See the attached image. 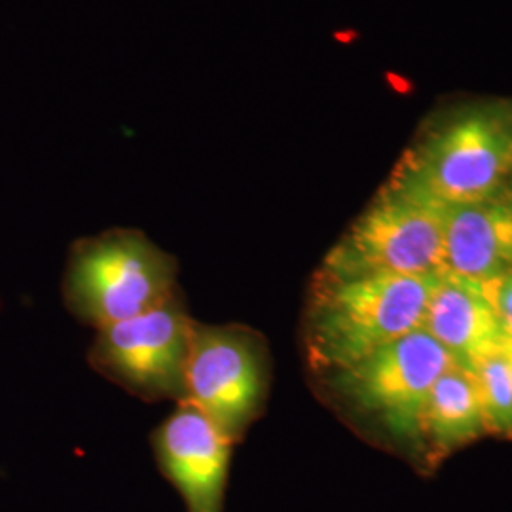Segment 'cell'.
I'll return each instance as SVG.
<instances>
[{
    "instance_id": "obj_1",
    "label": "cell",
    "mask_w": 512,
    "mask_h": 512,
    "mask_svg": "<svg viewBox=\"0 0 512 512\" xmlns=\"http://www.w3.org/2000/svg\"><path fill=\"white\" fill-rule=\"evenodd\" d=\"M444 277V275H442ZM440 277L317 272L304 313L311 372L325 376L420 330Z\"/></svg>"
},
{
    "instance_id": "obj_2",
    "label": "cell",
    "mask_w": 512,
    "mask_h": 512,
    "mask_svg": "<svg viewBox=\"0 0 512 512\" xmlns=\"http://www.w3.org/2000/svg\"><path fill=\"white\" fill-rule=\"evenodd\" d=\"M512 171V103L454 112L406 154L391 183L440 207L497 196Z\"/></svg>"
},
{
    "instance_id": "obj_3",
    "label": "cell",
    "mask_w": 512,
    "mask_h": 512,
    "mask_svg": "<svg viewBox=\"0 0 512 512\" xmlns=\"http://www.w3.org/2000/svg\"><path fill=\"white\" fill-rule=\"evenodd\" d=\"M179 293L177 258L135 228H110L71 247L65 304L95 330L158 308Z\"/></svg>"
},
{
    "instance_id": "obj_4",
    "label": "cell",
    "mask_w": 512,
    "mask_h": 512,
    "mask_svg": "<svg viewBox=\"0 0 512 512\" xmlns=\"http://www.w3.org/2000/svg\"><path fill=\"white\" fill-rule=\"evenodd\" d=\"M319 272L448 275L444 207L389 181L330 249Z\"/></svg>"
},
{
    "instance_id": "obj_5",
    "label": "cell",
    "mask_w": 512,
    "mask_h": 512,
    "mask_svg": "<svg viewBox=\"0 0 512 512\" xmlns=\"http://www.w3.org/2000/svg\"><path fill=\"white\" fill-rule=\"evenodd\" d=\"M456 365V359L420 329L344 370L325 374L323 382L351 412L382 423L399 439H416L433 385Z\"/></svg>"
},
{
    "instance_id": "obj_6",
    "label": "cell",
    "mask_w": 512,
    "mask_h": 512,
    "mask_svg": "<svg viewBox=\"0 0 512 512\" xmlns=\"http://www.w3.org/2000/svg\"><path fill=\"white\" fill-rule=\"evenodd\" d=\"M270 359L264 338L245 325L194 321L184 366L183 401L194 404L234 444L268 399Z\"/></svg>"
},
{
    "instance_id": "obj_7",
    "label": "cell",
    "mask_w": 512,
    "mask_h": 512,
    "mask_svg": "<svg viewBox=\"0 0 512 512\" xmlns=\"http://www.w3.org/2000/svg\"><path fill=\"white\" fill-rule=\"evenodd\" d=\"M194 321L183 294H175L158 308L95 330L88 363L143 401L181 403Z\"/></svg>"
},
{
    "instance_id": "obj_8",
    "label": "cell",
    "mask_w": 512,
    "mask_h": 512,
    "mask_svg": "<svg viewBox=\"0 0 512 512\" xmlns=\"http://www.w3.org/2000/svg\"><path fill=\"white\" fill-rule=\"evenodd\" d=\"M234 442L194 404L181 401L152 433L165 478L188 512H222Z\"/></svg>"
},
{
    "instance_id": "obj_9",
    "label": "cell",
    "mask_w": 512,
    "mask_h": 512,
    "mask_svg": "<svg viewBox=\"0 0 512 512\" xmlns=\"http://www.w3.org/2000/svg\"><path fill=\"white\" fill-rule=\"evenodd\" d=\"M448 274L473 283L490 296L512 272V198L444 207Z\"/></svg>"
},
{
    "instance_id": "obj_10",
    "label": "cell",
    "mask_w": 512,
    "mask_h": 512,
    "mask_svg": "<svg viewBox=\"0 0 512 512\" xmlns=\"http://www.w3.org/2000/svg\"><path fill=\"white\" fill-rule=\"evenodd\" d=\"M421 330L471 372L499 355L507 338L486 291L450 274L440 277L431 294Z\"/></svg>"
},
{
    "instance_id": "obj_11",
    "label": "cell",
    "mask_w": 512,
    "mask_h": 512,
    "mask_svg": "<svg viewBox=\"0 0 512 512\" xmlns=\"http://www.w3.org/2000/svg\"><path fill=\"white\" fill-rule=\"evenodd\" d=\"M488 433L475 374L463 366L448 368L433 385L421 420V435L439 450H454Z\"/></svg>"
},
{
    "instance_id": "obj_12",
    "label": "cell",
    "mask_w": 512,
    "mask_h": 512,
    "mask_svg": "<svg viewBox=\"0 0 512 512\" xmlns=\"http://www.w3.org/2000/svg\"><path fill=\"white\" fill-rule=\"evenodd\" d=\"M476 387L488 433L512 437V366L503 353L476 368Z\"/></svg>"
},
{
    "instance_id": "obj_13",
    "label": "cell",
    "mask_w": 512,
    "mask_h": 512,
    "mask_svg": "<svg viewBox=\"0 0 512 512\" xmlns=\"http://www.w3.org/2000/svg\"><path fill=\"white\" fill-rule=\"evenodd\" d=\"M492 302L507 336H512V272L495 285Z\"/></svg>"
},
{
    "instance_id": "obj_14",
    "label": "cell",
    "mask_w": 512,
    "mask_h": 512,
    "mask_svg": "<svg viewBox=\"0 0 512 512\" xmlns=\"http://www.w3.org/2000/svg\"><path fill=\"white\" fill-rule=\"evenodd\" d=\"M501 353L507 357V361H509L512 366V336H507V338H505V342H503V351H501Z\"/></svg>"
}]
</instances>
